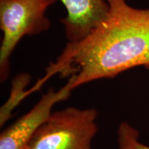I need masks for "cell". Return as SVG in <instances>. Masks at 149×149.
<instances>
[{
  "label": "cell",
  "mask_w": 149,
  "mask_h": 149,
  "mask_svg": "<svg viewBox=\"0 0 149 149\" xmlns=\"http://www.w3.org/2000/svg\"><path fill=\"white\" fill-rule=\"evenodd\" d=\"M118 149H149L139 141V132L126 122L121 123L117 130Z\"/></svg>",
  "instance_id": "7"
},
{
  "label": "cell",
  "mask_w": 149,
  "mask_h": 149,
  "mask_svg": "<svg viewBox=\"0 0 149 149\" xmlns=\"http://www.w3.org/2000/svg\"><path fill=\"white\" fill-rule=\"evenodd\" d=\"M97 117L95 109L68 107L53 112L24 149H93Z\"/></svg>",
  "instance_id": "2"
},
{
  "label": "cell",
  "mask_w": 149,
  "mask_h": 149,
  "mask_svg": "<svg viewBox=\"0 0 149 149\" xmlns=\"http://www.w3.org/2000/svg\"><path fill=\"white\" fill-rule=\"evenodd\" d=\"M66 16L61 19L68 42L82 40L97 27L109 12V0H58Z\"/></svg>",
  "instance_id": "5"
},
{
  "label": "cell",
  "mask_w": 149,
  "mask_h": 149,
  "mask_svg": "<svg viewBox=\"0 0 149 149\" xmlns=\"http://www.w3.org/2000/svg\"><path fill=\"white\" fill-rule=\"evenodd\" d=\"M71 91L66 84L58 91L49 89L27 113L1 132L0 149L25 148L37 130L51 116L54 105L66 100Z\"/></svg>",
  "instance_id": "4"
},
{
  "label": "cell",
  "mask_w": 149,
  "mask_h": 149,
  "mask_svg": "<svg viewBox=\"0 0 149 149\" xmlns=\"http://www.w3.org/2000/svg\"><path fill=\"white\" fill-rule=\"evenodd\" d=\"M31 81V76L28 73H20L16 75L12 81L10 97L1 108L0 125H2L11 117L13 110L29 95V90H26Z\"/></svg>",
  "instance_id": "6"
},
{
  "label": "cell",
  "mask_w": 149,
  "mask_h": 149,
  "mask_svg": "<svg viewBox=\"0 0 149 149\" xmlns=\"http://www.w3.org/2000/svg\"><path fill=\"white\" fill-rule=\"evenodd\" d=\"M57 0H0V80L10 74V57L26 35L40 34L50 28L46 12Z\"/></svg>",
  "instance_id": "3"
},
{
  "label": "cell",
  "mask_w": 149,
  "mask_h": 149,
  "mask_svg": "<svg viewBox=\"0 0 149 149\" xmlns=\"http://www.w3.org/2000/svg\"><path fill=\"white\" fill-rule=\"evenodd\" d=\"M109 1L105 19L82 40L68 42L34 85L37 91L55 74L68 77L66 85L72 91L135 67L149 69V8H134L126 0Z\"/></svg>",
  "instance_id": "1"
}]
</instances>
